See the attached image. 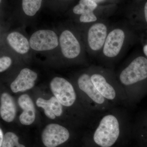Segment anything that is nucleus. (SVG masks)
Listing matches in <instances>:
<instances>
[{
  "mask_svg": "<svg viewBox=\"0 0 147 147\" xmlns=\"http://www.w3.org/2000/svg\"><path fill=\"white\" fill-rule=\"evenodd\" d=\"M118 115L108 113L102 117L93 135L95 143L101 147H111L118 139L121 121Z\"/></svg>",
  "mask_w": 147,
  "mask_h": 147,
  "instance_id": "obj_6",
  "label": "nucleus"
},
{
  "mask_svg": "<svg viewBox=\"0 0 147 147\" xmlns=\"http://www.w3.org/2000/svg\"><path fill=\"white\" fill-rule=\"evenodd\" d=\"M98 6V5L92 0H80L72 10L74 14L79 16L77 23L82 26L99 20L94 13Z\"/></svg>",
  "mask_w": 147,
  "mask_h": 147,
  "instance_id": "obj_12",
  "label": "nucleus"
},
{
  "mask_svg": "<svg viewBox=\"0 0 147 147\" xmlns=\"http://www.w3.org/2000/svg\"><path fill=\"white\" fill-rule=\"evenodd\" d=\"M16 107L13 98L7 93L1 96L0 115L4 121L11 122L15 118Z\"/></svg>",
  "mask_w": 147,
  "mask_h": 147,
  "instance_id": "obj_15",
  "label": "nucleus"
},
{
  "mask_svg": "<svg viewBox=\"0 0 147 147\" xmlns=\"http://www.w3.org/2000/svg\"><path fill=\"white\" fill-rule=\"evenodd\" d=\"M36 104L38 107H40L44 109L45 115L47 116V117L52 119H54L55 118L56 116L54 115L51 110L50 101L49 100H45L41 98H39L37 99Z\"/></svg>",
  "mask_w": 147,
  "mask_h": 147,
  "instance_id": "obj_19",
  "label": "nucleus"
},
{
  "mask_svg": "<svg viewBox=\"0 0 147 147\" xmlns=\"http://www.w3.org/2000/svg\"><path fill=\"white\" fill-rule=\"evenodd\" d=\"M129 28L125 22L110 26L105 43L98 59L110 65L119 59L125 53L130 40Z\"/></svg>",
  "mask_w": 147,
  "mask_h": 147,
  "instance_id": "obj_1",
  "label": "nucleus"
},
{
  "mask_svg": "<svg viewBox=\"0 0 147 147\" xmlns=\"http://www.w3.org/2000/svg\"><path fill=\"white\" fill-rule=\"evenodd\" d=\"M144 13L145 21L147 24V1L145 5L144 8Z\"/></svg>",
  "mask_w": 147,
  "mask_h": 147,
  "instance_id": "obj_22",
  "label": "nucleus"
},
{
  "mask_svg": "<svg viewBox=\"0 0 147 147\" xmlns=\"http://www.w3.org/2000/svg\"><path fill=\"white\" fill-rule=\"evenodd\" d=\"M51 110L56 117H60L63 114V105L55 96L49 99Z\"/></svg>",
  "mask_w": 147,
  "mask_h": 147,
  "instance_id": "obj_20",
  "label": "nucleus"
},
{
  "mask_svg": "<svg viewBox=\"0 0 147 147\" xmlns=\"http://www.w3.org/2000/svg\"><path fill=\"white\" fill-rule=\"evenodd\" d=\"M42 143L47 147H56L67 141L69 137L68 129L56 123L48 125L41 135Z\"/></svg>",
  "mask_w": 147,
  "mask_h": 147,
  "instance_id": "obj_11",
  "label": "nucleus"
},
{
  "mask_svg": "<svg viewBox=\"0 0 147 147\" xmlns=\"http://www.w3.org/2000/svg\"><path fill=\"white\" fill-rule=\"evenodd\" d=\"M2 147H26L18 142V137L11 132L6 133L4 136Z\"/></svg>",
  "mask_w": 147,
  "mask_h": 147,
  "instance_id": "obj_18",
  "label": "nucleus"
},
{
  "mask_svg": "<svg viewBox=\"0 0 147 147\" xmlns=\"http://www.w3.org/2000/svg\"><path fill=\"white\" fill-rule=\"evenodd\" d=\"M92 1L98 5L101 3L105 2L107 0H92Z\"/></svg>",
  "mask_w": 147,
  "mask_h": 147,
  "instance_id": "obj_24",
  "label": "nucleus"
},
{
  "mask_svg": "<svg viewBox=\"0 0 147 147\" xmlns=\"http://www.w3.org/2000/svg\"><path fill=\"white\" fill-rule=\"evenodd\" d=\"M42 0H22V7L27 16H35L40 9Z\"/></svg>",
  "mask_w": 147,
  "mask_h": 147,
  "instance_id": "obj_17",
  "label": "nucleus"
},
{
  "mask_svg": "<svg viewBox=\"0 0 147 147\" xmlns=\"http://www.w3.org/2000/svg\"><path fill=\"white\" fill-rule=\"evenodd\" d=\"M116 77L124 91L147 79V58L139 56L124 65Z\"/></svg>",
  "mask_w": 147,
  "mask_h": 147,
  "instance_id": "obj_5",
  "label": "nucleus"
},
{
  "mask_svg": "<svg viewBox=\"0 0 147 147\" xmlns=\"http://www.w3.org/2000/svg\"><path fill=\"white\" fill-rule=\"evenodd\" d=\"M2 2V0H0V5L1 3Z\"/></svg>",
  "mask_w": 147,
  "mask_h": 147,
  "instance_id": "obj_25",
  "label": "nucleus"
},
{
  "mask_svg": "<svg viewBox=\"0 0 147 147\" xmlns=\"http://www.w3.org/2000/svg\"><path fill=\"white\" fill-rule=\"evenodd\" d=\"M15 56L16 55L7 48L0 46V73L10 68L13 63Z\"/></svg>",
  "mask_w": 147,
  "mask_h": 147,
  "instance_id": "obj_16",
  "label": "nucleus"
},
{
  "mask_svg": "<svg viewBox=\"0 0 147 147\" xmlns=\"http://www.w3.org/2000/svg\"><path fill=\"white\" fill-rule=\"evenodd\" d=\"M110 26L109 22L99 19L77 28L81 33L86 52L91 57H98L105 43Z\"/></svg>",
  "mask_w": 147,
  "mask_h": 147,
  "instance_id": "obj_2",
  "label": "nucleus"
},
{
  "mask_svg": "<svg viewBox=\"0 0 147 147\" xmlns=\"http://www.w3.org/2000/svg\"><path fill=\"white\" fill-rule=\"evenodd\" d=\"M4 136L2 130L0 128V147L2 146Z\"/></svg>",
  "mask_w": 147,
  "mask_h": 147,
  "instance_id": "obj_23",
  "label": "nucleus"
},
{
  "mask_svg": "<svg viewBox=\"0 0 147 147\" xmlns=\"http://www.w3.org/2000/svg\"><path fill=\"white\" fill-rule=\"evenodd\" d=\"M36 72L30 69H23L10 84V88L14 93L25 91L34 86L37 79Z\"/></svg>",
  "mask_w": 147,
  "mask_h": 147,
  "instance_id": "obj_13",
  "label": "nucleus"
},
{
  "mask_svg": "<svg viewBox=\"0 0 147 147\" xmlns=\"http://www.w3.org/2000/svg\"><path fill=\"white\" fill-rule=\"evenodd\" d=\"M29 40L31 50L35 52H49L59 48V34L53 30H38Z\"/></svg>",
  "mask_w": 147,
  "mask_h": 147,
  "instance_id": "obj_8",
  "label": "nucleus"
},
{
  "mask_svg": "<svg viewBox=\"0 0 147 147\" xmlns=\"http://www.w3.org/2000/svg\"><path fill=\"white\" fill-rule=\"evenodd\" d=\"M18 105L24 111L19 117L22 124L29 125L34 121L36 110L32 98L27 94L22 95L18 99Z\"/></svg>",
  "mask_w": 147,
  "mask_h": 147,
  "instance_id": "obj_14",
  "label": "nucleus"
},
{
  "mask_svg": "<svg viewBox=\"0 0 147 147\" xmlns=\"http://www.w3.org/2000/svg\"><path fill=\"white\" fill-rule=\"evenodd\" d=\"M9 24L7 22H0V39L9 30Z\"/></svg>",
  "mask_w": 147,
  "mask_h": 147,
  "instance_id": "obj_21",
  "label": "nucleus"
},
{
  "mask_svg": "<svg viewBox=\"0 0 147 147\" xmlns=\"http://www.w3.org/2000/svg\"><path fill=\"white\" fill-rule=\"evenodd\" d=\"M77 82L79 89L91 103V110H104L108 108L109 102L100 94L93 84L89 69L79 75Z\"/></svg>",
  "mask_w": 147,
  "mask_h": 147,
  "instance_id": "obj_7",
  "label": "nucleus"
},
{
  "mask_svg": "<svg viewBox=\"0 0 147 147\" xmlns=\"http://www.w3.org/2000/svg\"><path fill=\"white\" fill-rule=\"evenodd\" d=\"M91 79L96 88L106 100L118 101L120 91H123L117 79L116 74L110 69L92 65L89 67Z\"/></svg>",
  "mask_w": 147,
  "mask_h": 147,
  "instance_id": "obj_3",
  "label": "nucleus"
},
{
  "mask_svg": "<svg viewBox=\"0 0 147 147\" xmlns=\"http://www.w3.org/2000/svg\"></svg>",
  "mask_w": 147,
  "mask_h": 147,
  "instance_id": "obj_26",
  "label": "nucleus"
},
{
  "mask_svg": "<svg viewBox=\"0 0 147 147\" xmlns=\"http://www.w3.org/2000/svg\"><path fill=\"white\" fill-rule=\"evenodd\" d=\"M0 46L6 47L16 56L26 55L31 50L29 40L16 30L7 31L0 39Z\"/></svg>",
  "mask_w": 147,
  "mask_h": 147,
  "instance_id": "obj_10",
  "label": "nucleus"
},
{
  "mask_svg": "<svg viewBox=\"0 0 147 147\" xmlns=\"http://www.w3.org/2000/svg\"><path fill=\"white\" fill-rule=\"evenodd\" d=\"M59 36V49L65 59L74 61L86 59V48L78 28L69 26L63 28Z\"/></svg>",
  "mask_w": 147,
  "mask_h": 147,
  "instance_id": "obj_4",
  "label": "nucleus"
},
{
  "mask_svg": "<svg viewBox=\"0 0 147 147\" xmlns=\"http://www.w3.org/2000/svg\"><path fill=\"white\" fill-rule=\"evenodd\" d=\"M50 89L53 94L63 106L71 107L74 104L76 95L73 85L63 77H55L50 82Z\"/></svg>",
  "mask_w": 147,
  "mask_h": 147,
  "instance_id": "obj_9",
  "label": "nucleus"
}]
</instances>
